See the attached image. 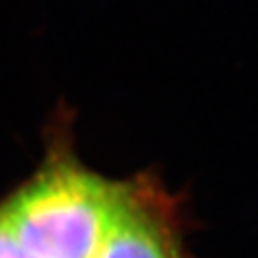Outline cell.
Listing matches in <instances>:
<instances>
[{"instance_id": "6da1fadb", "label": "cell", "mask_w": 258, "mask_h": 258, "mask_svg": "<svg viewBox=\"0 0 258 258\" xmlns=\"http://www.w3.org/2000/svg\"><path fill=\"white\" fill-rule=\"evenodd\" d=\"M126 195L83 166L57 161L0 207V218L37 258H96Z\"/></svg>"}, {"instance_id": "7a4b0ae2", "label": "cell", "mask_w": 258, "mask_h": 258, "mask_svg": "<svg viewBox=\"0 0 258 258\" xmlns=\"http://www.w3.org/2000/svg\"><path fill=\"white\" fill-rule=\"evenodd\" d=\"M96 258H182L163 195L126 184L120 211Z\"/></svg>"}, {"instance_id": "3957f363", "label": "cell", "mask_w": 258, "mask_h": 258, "mask_svg": "<svg viewBox=\"0 0 258 258\" xmlns=\"http://www.w3.org/2000/svg\"><path fill=\"white\" fill-rule=\"evenodd\" d=\"M0 258H37L19 243L18 237L6 228L2 218H0Z\"/></svg>"}]
</instances>
